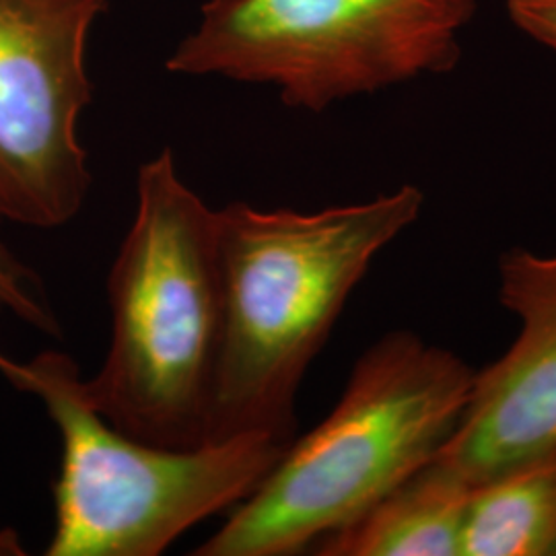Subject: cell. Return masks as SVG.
Instances as JSON below:
<instances>
[{
	"label": "cell",
	"instance_id": "obj_4",
	"mask_svg": "<svg viewBox=\"0 0 556 556\" xmlns=\"http://www.w3.org/2000/svg\"><path fill=\"white\" fill-rule=\"evenodd\" d=\"M0 374L40 397L62 439L48 556H160L190 528L250 497L289 443L238 435L176 450L122 433L93 408L73 357L0 355Z\"/></svg>",
	"mask_w": 556,
	"mask_h": 556
},
{
	"label": "cell",
	"instance_id": "obj_12",
	"mask_svg": "<svg viewBox=\"0 0 556 556\" xmlns=\"http://www.w3.org/2000/svg\"><path fill=\"white\" fill-rule=\"evenodd\" d=\"M25 553L20 534L11 528H0V556H23Z\"/></svg>",
	"mask_w": 556,
	"mask_h": 556
},
{
	"label": "cell",
	"instance_id": "obj_6",
	"mask_svg": "<svg viewBox=\"0 0 556 556\" xmlns=\"http://www.w3.org/2000/svg\"><path fill=\"white\" fill-rule=\"evenodd\" d=\"M110 0H0V223L56 229L91 192L87 48Z\"/></svg>",
	"mask_w": 556,
	"mask_h": 556
},
{
	"label": "cell",
	"instance_id": "obj_3",
	"mask_svg": "<svg viewBox=\"0 0 556 556\" xmlns=\"http://www.w3.org/2000/svg\"><path fill=\"white\" fill-rule=\"evenodd\" d=\"M112 337L85 392L122 433L188 450L208 443L219 357V219L169 149L137 174L132 223L108 275Z\"/></svg>",
	"mask_w": 556,
	"mask_h": 556
},
{
	"label": "cell",
	"instance_id": "obj_7",
	"mask_svg": "<svg viewBox=\"0 0 556 556\" xmlns=\"http://www.w3.org/2000/svg\"><path fill=\"white\" fill-rule=\"evenodd\" d=\"M498 301L516 316V340L475 371L466 410L435 456L470 486L556 454V252H503Z\"/></svg>",
	"mask_w": 556,
	"mask_h": 556
},
{
	"label": "cell",
	"instance_id": "obj_2",
	"mask_svg": "<svg viewBox=\"0 0 556 556\" xmlns=\"http://www.w3.org/2000/svg\"><path fill=\"white\" fill-rule=\"evenodd\" d=\"M475 367L396 330L358 357L330 415L295 438L197 556H295L346 528L454 435Z\"/></svg>",
	"mask_w": 556,
	"mask_h": 556
},
{
	"label": "cell",
	"instance_id": "obj_5",
	"mask_svg": "<svg viewBox=\"0 0 556 556\" xmlns=\"http://www.w3.org/2000/svg\"><path fill=\"white\" fill-rule=\"evenodd\" d=\"M477 0H206L165 68L275 87L289 108L452 73Z\"/></svg>",
	"mask_w": 556,
	"mask_h": 556
},
{
	"label": "cell",
	"instance_id": "obj_10",
	"mask_svg": "<svg viewBox=\"0 0 556 556\" xmlns=\"http://www.w3.org/2000/svg\"><path fill=\"white\" fill-rule=\"evenodd\" d=\"M4 314L48 337H60L62 332L40 277L0 241V316Z\"/></svg>",
	"mask_w": 556,
	"mask_h": 556
},
{
	"label": "cell",
	"instance_id": "obj_9",
	"mask_svg": "<svg viewBox=\"0 0 556 556\" xmlns=\"http://www.w3.org/2000/svg\"><path fill=\"white\" fill-rule=\"evenodd\" d=\"M462 556H556V454L470 489Z\"/></svg>",
	"mask_w": 556,
	"mask_h": 556
},
{
	"label": "cell",
	"instance_id": "obj_11",
	"mask_svg": "<svg viewBox=\"0 0 556 556\" xmlns=\"http://www.w3.org/2000/svg\"><path fill=\"white\" fill-rule=\"evenodd\" d=\"M505 9L521 34L556 52V0H505Z\"/></svg>",
	"mask_w": 556,
	"mask_h": 556
},
{
	"label": "cell",
	"instance_id": "obj_1",
	"mask_svg": "<svg viewBox=\"0 0 556 556\" xmlns=\"http://www.w3.org/2000/svg\"><path fill=\"white\" fill-rule=\"evenodd\" d=\"M425 194L394 192L316 213L217 208L219 357L208 441L298 438V392L374 260L417 223Z\"/></svg>",
	"mask_w": 556,
	"mask_h": 556
},
{
	"label": "cell",
	"instance_id": "obj_8",
	"mask_svg": "<svg viewBox=\"0 0 556 556\" xmlns=\"http://www.w3.org/2000/svg\"><path fill=\"white\" fill-rule=\"evenodd\" d=\"M470 484L433 457L383 498L319 540V556H462Z\"/></svg>",
	"mask_w": 556,
	"mask_h": 556
}]
</instances>
